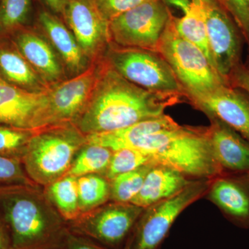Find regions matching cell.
I'll return each instance as SVG.
<instances>
[{
  "instance_id": "obj_5",
  "label": "cell",
  "mask_w": 249,
  "mask_h": 249,
  "mask_svg": "<svg viewBox=\"0 0 249 249\" xmlns=\"http://www.w3.org/2000/svg\"><path fill=\"white\" fill-rule=\"evenodd\" d=\"M173 16L171 12L157 52L168 62L182 86L185 98L188 95L209 92L227 85L204 52L178 34Z\"/></svg>"
},
{
  "instance_id": "obj_16",
  "label": "cell",
  "mask_w": 249,
  "mask_h": 249,
  "mask_svg": "<svg viewBox=\"0 0 249 249\" xmlns=\"http://www.w3.org/2000/svg\"><path fill=\"white\" fill-rule=\"evenodd\" d=\"M9 37L23 57L49 86L63 80L65 70L60 57L50 42L27 26Z\"/></svg>"
},
{
  "instance_id": "obj_24",
  "label": "cell",
  "mask_w": 249,
  "mask_h": 249,
  "mask_svg": "<svg viewBox=\"0 0 249 249\" xmlns=\"http://www.w3.org/2000/svg\"><path fill=\"white\" fill-rule=\"evenodd\" d=\"M173 18L178 34L199 47L211 62L204 16L197 0H192L191 7L182 17Z\"/></svg>"
},
{
  "instance_id": "obj_27",
  "label": "cell",
  "mask_w": 249,
  "mask_h": 249,
  "mask_svg": "<svg viewBox=\"0 0 249 249\" xmlns=\"http://www.w3.org/2000/svg\"><path fill=\"white\" fill-rule=\"evenodd\" d=\"M32 0H0V37L26 27Z\"/></svg>"
},
{
  "instance_id": "obj_23",
  "label": "cell",
  "mask_w": 249,
  "mask_h": 249,
  "mask_svg": "<svg viewBox=\"0 0 249 249\" xmlns=\"http://www.w3.org/2000/svg\"><path fill=\"white\" fill-rule=\"evenodd\" d=\"M80 215L109 201L110 182L100 174H90L77 178Z\"/></svg>"
},
{
  "instance_id": "obj_30",
  "label": "cell",
  "mask_w": 249,
  "mask_h": 249,
  "mask_svg": "<svg viewBox=\"0 0 249 249\" xmlns=\"http://www.w3.org/2000/svg\"><path fill=\"white\" fill-rule=\"evenodd\" d=\"M32 184L20 160L0 156V187Z\"/></svg>"
},
{
  "instance_id": "obj_17",
  "label": "cell",
  "mask_w": 249,
  "mask_h": 249,
  "mask_svg": "<svg viewBox=\"0 0 249 249\" xmlns=\"http://www.w3.org/2000/svg\"><path fill=\"white\" fill-rule=\"evenodd\" d=\"M210 121V142L218 164L224 172L249 171V141L213 116Z\"/></svg>"
},
{
  "instance_id": "obj_20",
  "label": "cell",
  "mask_w": 249,
  "mask_h": 249,
  "mask_svg": "<svg viewBox=\"0 0 249 249\" xmlns=\"http://www.w3.org/2000/svg\"><path fill=\"white\" fill-rule=\"evenodd\" d=\"M0 78L18 88L41 92L50 88L9 37H0Z\"/></svg>"
},
{
  "instance_id": "obj_3",
  "label": "cell",
  "mask_w": 249,
  "mask_h": 249,
  "mask_svg": "<svg viewBox=\"0 0 249 249\" xmlns=\"http://www.w3.org/2000/svg\"><path fill=\"white\" fill-rule=\"evenodd\" d=\"M126 148L142 152L192 179H211L224 172L213 152L208 127L179 124L136 139Z\"/></svg>"
},
{
  "instance_id": "obj_18",
  "label": "cell",
  "mask_w": 249,
  "mask_h": 249,
  "mask_svg": "<svg viewBox=\"0 0 249 249\" xmlns=\"http://www.w3.org/2000/svg\"><path fill=\"white\" fill-rule=\"evenodd\" d=\"M38 22L62 63L72 75L76 76L88 68V58L73 33L60 18L53 13L42 11L39 14Z\"/></svg>"
},
{
  "instance_id": "obj_6",
  "label": "cell",
  "mask_w": 249,
  "mask_h": 249,
  "mask_svg": "<svg viewBox=\"0 0 249 249\" xmlns=\"http://www.w3.org/2000/svg\"><path fill=\"white\" fill-rule=\"evenodd\" d=\"M105 58L121 76L142 89L155 92L180 93L182 86L160 53L109 44Z\"/></svg>"
},
{
  "instance_id": "obj_29",
  "label": "cell",
  "mask_w": 249,
  "mask_h": 249,
  "mask_svg": "<svg viewBox=\"0 0 249 249\" xmlns=\"http://www.w3.org/2000/svg\"><path fill=\"white\" fill-rule=\"evenodd\" d=\"M153 160L145 154L134 149L122 148L113 151L110 163L103 176L111 181L121 174L128 173Z\"/></svg>"
},
{
  "instance_id": "obj_9",
  "label": "cell",
  "mask_w": 249,
  "mask_h": 249,
  "mask_svg": "<svg viewBox=\"0 0 249 249\" xmlns=\"http://www.w3.org/2000/svg\"><path fill=\"white\" fill-rule=\"evenodd\" d=\"M204 16L211 62L228 84L236 67L242 63L245 37L237 23L217 0H197Z\"/></svg>"
},
{
  "instance_id": "obj_11",
  "label": "cell",
  "mask_w": 249,
  "mask_h": 249,
  "mask_svg": "<svg viewBox=\"0 0 249 249\" xmlns=\"http://www.w3.org/2000/svg\"><path fill=\"white\" fill-rule=\"evenodd\" d=\"M103 58L93 62L79 74L50 86L47 91L40 128L66 123L73 124L76 121L92 96Z\"/></svg>"
},
{
  "instance_id": "obj_32",
  "label": "cell",
  "mask_w": 249,
  "mask_h": 249,
  "mask_svg": "<svg viewBox=\"0 0 249 249\" xmlns=\"http://www.w3.org/2000/svg\"><path fill=\"white\" fill-rule=\"evenodd\" d=\"M240 28L246 43L249 42V0H217Z\"/></svg>"
},
{
  "instance_id": "obj_26",
  "label": "cell",
  "mask_w": 249,
  "mask_h": 249,
  "mask_svg": "<svg viewBox=\"0 0 249 249\" xmlns=\"http://www.w3.org/2000/svg\"><path fill=\"white\" fill-rule=\"evenodd\" d=\"M155 162L148 163L128 173L121 174L109 181V201L131 203L143 185L147 173Z\"/></svg>"
},
{
  "instance_id": "obj_2",
  "label": "cell",
  "mask_w": 249,
  "mask_h": 249,
  "mask_svg": "<svg viewBox=\"0 0 249 249\" xmlns=\"http://www.w3.org/2000/svg\"><path fill=\"white\" fill-rule=\"evenodd\" d=\"M0 214L9 228L12 249H65L68 223L42 187H0Z\"/></svg>"
},
{
  "instance_id": "obj_31",
  "label": "cell",
  "mask_w": 249,
  "mask_h": 249,
  "mask_svg": "<svg viewBox=\"0 0 249 249\" xmlns=\"http://www.w3.org/2000/svg\"><path fill=\"white\" fill-rule=\"evenodd\" d=\"M155 0H93L103 18L108 23L144 3Z\"/></svg>"
},
{
  "instance_id": "obj_38",
  "label": "cell",
  "mask_w": 249,
  "mask_h": 249,
  "mask_svg": "<svg viewBox=\"0 0 249 249\" xmlns=\"http://www.w3.org/2000/svg\"><path fill=\"white\" fill-rule=\"evenodd\" d=\"M131 236V235H130ZM130 236L127 239V242H126L125 245H124V247H123L122 249H129V247H130V243H131V237Z\"/></svg>"
},
{
  "instance_id": "obj_34",
  "label": "cell",
  "mask_w": 249,
  "mask_h": 249,
  "mask_svg": "<svg viewBox=\"0 0 249 249\" xmlns=\"http://www.w3.org/2000/svg\"><path fill=\"white\" fill-rule=\"evenodd\" d=\"M65 249H109L88 237L70 232Z\"/></svg>"
},
{
  "instance_id": "obj_39",
  "label": "cell",
  "mask_w": 249,
  "mask_h": 249,
  "mask_svg": "<svg viewBox=\"0 0 249 249\" xmlns=\"http://www.w3.org/2000/svg\"><path fill=\"white\" fill-rule=\"evenodd\" d=\"M247 46H248V49H249V60L247 62V63L249 64V42L247 44Z\"/></svg>"
},
{
  "instance_id": "obj_12",
  "label": "cell",
  "mask_w": 249,
  "mask_h": 249,
  "mask_svg": "<svg viewBox=\"0 0 249 249\" xmlns=\"http://www.w3.org/2000/svg\"><path fill=\"white\" fill-rule=\"evenodd\" d=\"M62 17L85 56L94 61L103 58L110 44L109 23L93 0H68Z\"/></svg>"
},
{
  "instance_id": "obj_4",
  "label": "cell",
  "mask_w": 249,
  "mask_h": 249,
  "mask_svg": "<svg viewBox=\"0 0 249 249\" xmlns=\"http://www.w3.org/2000/svg\"><path fill=\"white\" fill-rule=\"evenodd\" d=\"M86 135L73 123L38 128L29 141L22 159L27 176L45 188L66 176Z\"/></svg>"
},
{
  "instance_id": "obj_13",
  "label": "cell",
  "mask_w": 249,
  "mask_h": 249,
  "mask_svg": "<svg viewBox=\"0 0 249 249\" xmlns=\"http://www.w3.org/2000/svg\"><path fill=\"white\" fill-rule=\"evenodd\" d=\"M186 100L206 116L217 118L249 141V94L244 90L222 85L209 92L188 95Z\"/></svg>"
},
{
  "instance_id": "obj_33",
  "label": "cell",
  "mask_w": 249,
  "mask_h": 249,
  "mask_svg": "<svg viewBox=\"0 0 249 249\" xmlns=\"http://www.w3.org/2000/svg\"><path fill=\"white\" fill-rule=\"evenodd\" d=\"M228 84L244 90L249 94V64L242 62L236 67L229 77Z\"/></svg>"
},
{
  "instance_id": "obj_35",
  "label": "cell",
  "mask_w": 249,
  "mask_h": 249,
  "mask_svg": "<svg viewBox=\"0 0 249 249\" xmlns=\"http://www.w3.org/2000/svg\"><path fill=\"white\" fill-rule=\"evenodd\" d=\"M0 249H12L9 228L1 214H0Z\"/></svg>"
},
{
  "instance_id": "obj_37",
  "label": "cell",
  "mask_w": 249,
  "mask_h": 249,
  "mask_svg": "<svg viewBox=\"0 0 249 249\" xmlns=\"http://www.w3.org/2000/svg\"><path fill=\"white\" fill-rule=\"evenodd\" d=\"M168 7L173 6L185 14L191 6L192 0H161Z\"/></svg>"
},
{
  "instance_id": "obj_7",
  "label": "cell",
  "mask_w": 249,
  "mask_h": 249,
  "mask_svg": "<svg viewBox=\"0 0 249 249\" xmlns=\"http://www.w3.org/2000/svg\"><path fill=\"white\" fill-rule=\"evenodd\" d=\"M210 183L193 179L175 196L145 208L131 234L129 249H160L179 214L206 196Z\"/></svg>"
},
{
  "instance_id": "obj_25",
  "label": "cell",
  "mask_w": 249,
  "mask_h": 249,
  "mask_svg": "<svg viewBox=\"0 0 249 249\" xmlns=\"http://www.w3.org/2000/svg\"><path fill=\"white\" fill-rule=\"evenodd\" d=\"M112 153L107 147L87 143L77 154L67 175L77 178L90 174L104 175Z\"/></svg>"
},
{
  "instance_id": "obj_36",
  "label": "cell",
  "mask_w": 249,
  "mask_h": 249,
  "mask_svg": "<svg viewBox=\"0 0 249 249\" xmlns=\"http://www.w3.org/2000/svg\"><path fill=\"white\" fill-rule=\"evenodd\" d=\"M54 14H63L68 0H43Z\"/></svg>"
},
{
  "instance_id": "obj_19",
  "label": "cell",
  "mask_w": 249,
  "mask_h": 249,
  "mask_svg": "<svg viewBox=\"0 0 249 249\" xmlns=\"http://www.w3.org/2000/svg\"><path fill=\"white\" fill-rule=\"evenodd\" d=\"M193 180L173 167L155 162L131 203L145 209L178 194Z\"/></svg>"
},
{
  "instance_id": "obj_21",
  "label": "cell",
  "mask_w": 249,
  "mask_h": 249,
  "mask_svg": "<svg viewBox=\"0 0 249 249\" xmlns=\"http://www.w3.org/2000/svg\"><path fill=\"white\" fill-rule=\"evenodd\" d=\"M179 124L171 116L164 114L139 121L129 127L118 130L86 135L87 142L88 143L107 147L114 151L119 149L126 148L131 142L143 136L175 128Z\"/></svg>"
},
{
  "instance_id": "obj_22",
  "label": "cell",
  "mask_w": 249,
  "mask_h": 249,
  "mask_svg": "<svg viewBox=\"0 0 249 249\" xmlns=\"http://www.w3.org/2000/svg\"><path fill=\"white\" fill-rule=\"evenodd\" d=\"M44 190L54 207L67 222L80 217L77 178L66 175Z\"/></svg>"
},
{
  "instance_id": "obj_8",
  "label": "cell",
  "mask_w": 249,
  "mask_h": 249,
  "mask_svg": "<svg viewBox=\"0 0 249 249\" xmlns=\"http://www.w3.org/2000/svg\"><path fill=\"white\" fill-rule=\"evenodd\" d=\"M144 208L132 203L109 201L68 223L70 232L109 249H122Z\"/></svg>"
},
{
  "instance_id": "obj_1",
  "label": "cell",
  "mask_w": 249,
  "mask_h": 249,
  "mask_svg": "<svg viewBox=\"0 0 249 249\" xmlns=\"http://www.w3.org/2000/svg\"><path fill=\"white\" fill-rule=\"evenodd\" d=\"M185 100L182 93L155 92L130 83L103 56L91 99L73 124L85 135L111 132L164 114Z\"/></svg>"
},
{
  "instance_id": "obj_10",
  "label": "cell",
  "mask_w": 249,
  "mask_h": 249,
  "mask_svg": "<svg viewBox=\"0 0 249 249\" xmlns=\"http://www.w3.org/2000/svg\"><path fill=\"white\" fill-rule=\"evenodd\" d=\"M172 11L161 1L144 3L109 23L111 43L157 52Z\"/></svg>"
},
{
  "instance_id": "obj_15",
  "label": "cell",
  "mask_w": 249,
  "mask_h": 249,
  "mask_svg": "<svg viewBox=\"0 0 249 249\" xmlns=\"http://www.w3.org/2000/svg\"><path fill=\"white\" fill-rule=\"evenodd\" d=\"M47 91H28L0 78V124L19 128L38 129Z\"/></svg>"
},
{
  "instance_id": "obj_14",
  "label": "cell",
  "mask_w": 249,
  "mask_h": 249,
  "mask_svg": "<svg viewBox=\"0 0 249 249\" xmlns=\"http://www.w3.org/2000/svg\"><path fill=\"white\" fill-rule=\"evenodd\" d=\"M205 196L229 222L249 229V171L223 172L211 178Z\"/></svg>"
},
{
  "instance_id": "obj_28",
  "label": "cell",
  "mask_w": 249,
  "mask_h": 249,
  "mask_svg": "<svg viewBox=\"0 0 249 249\" xmlns=\"http://www.w3.org/2000/svg\"><path fill=\"white\" fill-rule=\"evenodd\" d=\"M37 129L0 124V156L21 161L29 141Z\"/></svg>"
}]
</instances>
